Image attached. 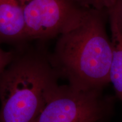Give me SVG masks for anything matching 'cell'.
<instances>
[{"label":"cell","instance_id":"4","mask_svg":"<svg viewBox=\"0 0 122 122\" xmlns=\"http://www.w3.org/2000/svg\"><path fill=\"white\" fill-rule=\"evenodd\" d=\"M27 40H46L75 26L88 10L73 0H18Z\"/></svg>","mask_w":122,"mask_h":122},{"label":"cell","instance_id":"7","mask_svg":"<svg viewBox=\"0 0 122 122\" xmlns=\"http://www.w3.org/2000/svg\"><path fill=\"white\" fill-rule=\"evenodd\" d=\"M83 9L108 12L117 0H73Z\"/></svg>","mask_w":122,"mask_h":122},{"label":"cell","instance_id":"1","mask_svg":"<svg viewBox=\"0 0 122 122\" xmlns=\"http://www.w3.org/2000/svg\"><path fill=\"white\" fill-rule=\"evenodd\" d=\"M108 12L88 10L77 24L58 36L49 60L59 77L80 90L102 89L110 83Z\"/></svg>","mask_w":122,"mask_h":122},{"label":"cell","instance_id":"2","mask_svg":"<svg viewBox=\"0 0 122 122\" xmlns=\"http://www.w3.org/2000/svg\"><path fill=\"white\" fill-rule=\"evenodd\" d=\"M58 77L41 50L14 54L0 74V122H34Z\"/></svg>","mask_w":122,"mask_h":122},{"label":"cell","instance_id":"8","mask_svg":"<svg viewBox=\"0 0 122 122\" xmlns=\"http://www.w3.org/2000/svg\"><path fill=\"white\" fill-rule=\"evenodd\" d=\"M14 54L11 51H6L0 47V74L5 69L13 59Z\"/></svg>","mask_w":122,"mask_h":122},{"label":"cell","instance_id":"6","mask_svg":"<svg viewBox=\"0 0 122 122\" xmlns=\"http://www.w3.org/2000/svg\"><path fill=\"white\" fill-rule=\"evenodd\" d=\"M27 40L23 12L18 0H0V44Z\"/></svg>","mask_w":122,"mask_h":122},{"label":"cell","instance_id":"5","mask_svg":"<svg viewBox=\"0 0 122 122\" xmlns=\"http://www.w3.org/2000/svg\"><path fill=\"white\" fill-rule=\"evenodd\" d=\"M108 19L112 51L109 80L122 102V11L117 1L108 11Z\"/></svg>","mask_w":122,"mask_h":122},{"label":"cell","instance_id":"9","mask_svg":"<svg viewBox=\"0 0 122 122\" xmlns=\"http://www.w3.org/2000/svg\"><path fill=\"white\" fill-rule=\"evenodd\" d=\"M117 1L118 2V4H119L120 9H121L122 11V0H117Z\"/></svg>","mask_w":122,"mask_h":122},{"label":"cell","instance_id":"3","mask_svg":"<svg viewBox=\"0 0 122 122\" xmlns=\"http://www.w3.org/2000/svg\"><path fill=\"white\" fill-rule=\"evenodd\" d=\"M114 100L102 89L80 90L58 85L33 122H106Z\"/></svg>","mask_w":122,"mask_h":122}]
</instances>
